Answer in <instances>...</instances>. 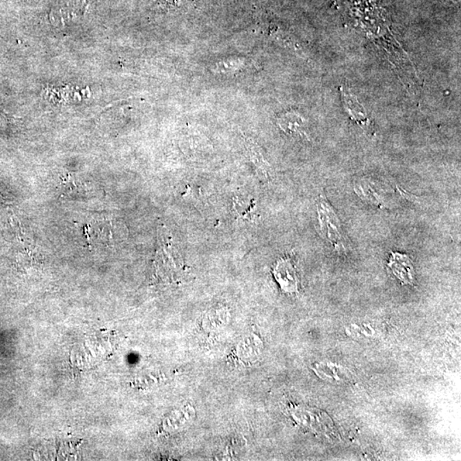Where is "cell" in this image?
Masks as SVG:
<instances>
[{
    "label": "cell",
    "mask_w": 461,
    "mask_h": 461,
    "mask_svg": "<svg viewBox=\"0 0 461 461\" xmlns=\"http://www.w3.org/2000/svg\"><path fill=\"white\" fill-rule=\"evenodd\" d=\"M317 212L322 237L331 243L338 252H345L346 249L341 225L335 211L326 199L319 198L317 202Z\"/></svg>",
    "instance_id": "obj_1"
},
{
    "label": "cell",
    "mask_w": 461,
    "mask_h": 461,
    "mask_svg": "<svg viewBox=\"0 0 461 461\" xmlns=\"http://www.w3.org/2000/svg\"><path fill=\"white\" fill-rule=\"evenodd\" d=\"M275 280L285 293L293 294L298 291L299 278L295 265L291 258L278 261L273 270Z\"/></svg>",
    "instance_id": "obj_2"
},
{
    "label": "cell",
    "mask_w": 461,
    "mask_h": 461,
    "mask_svg": "<svg viewBox=\"0 0 461 461\" xmlns=\"http://www.w3.org/2000/svg\"><path fill=\"white\" fill-rule=\"evenodd\" d=\"M248 157L256 168L258 176L264 181H270L273 177V170L269 163L265 159L261 148L250 137H243Z\"/></svg>",
    "instance_id": "obj_3"
},
{
    "label": "cell",
    "mask_w": 461,
    "mask_h": 461,
    "mask_svg": "<svg viewBox=\"0 0 461 461\" xmlns=\"http://www.w3.org/2000/svg\"><path fill=\"white\" fill-rule=\"evenodd\" d=\"M278 125L287 135L295 137H307L306 133V120L300 114L295 112H287L278 119Z\"/></svg>",
    "instance_id": "obj_4"
},
{
    "label": "cell",
    "mask_w": 461,
    "mask_h": 461,
    "mask_svg": "<svg viewBox=\"0 0 461 461\" xmlns=\"http://www.w3.org/2000/svg\"><path fill=\"white\" fill-rule=\"evenodd\" d=\"M388 267L393 272L395 276L402 282V284L412 283L414 269H412L410 259L405 254L392 253L391 260L388 261Z\"/></svg>",
    "instance_id": "obj_5"
},
{
    "label": "cell",
    "mask_w": 461,
    "mask_h": 461,
    "mask_svg": "<svg viewBox=\"0 0 461 461\" xmlns=\"http://www.w3.org/2000/svg\"><path fill=\"white\" fill-rule=\"evenodd\" d=\"M233 209L236 215L243 221H252L256 211V202L250 195H237L234 198Z\"/></svg>",
    "instance_id": "obj_6"
},
{
    "label": "cell",
    "mask_w": 461,
    "mask_h": 461,
    "mask_svg": "<svg viewBox=\"0 0 461 461\" xmlns=\"http://www.w3.org/2000/svg\"><path fill=\"white\" fill-rule=\"evenodd\" d=\"M343 102H345V108L349 112L351 118H353L358 124L363 126L364 129H368L370 127V119L368 118L367 112L356 99L352 96L345 94L343 92Z\"/></svg>",
    "instance_id": "obj_7"
},
{
    "label": "cell",
    "mask_w": 461,
    "mask_h": 461,
    "mask_svg": "<svg viewBox=\"0 0 461 461\" xmlns=\"http://www.w3.org/2000/svg\"><path fill=\"white\" fill-rule=\"evenodd\" d=\"M244 61L240 58H230V60L219 62L213 68V70L218 74H230L239 70L243 66Z\"/></svg>",
    "instance_id": "obj_8"
}]
</instances>
